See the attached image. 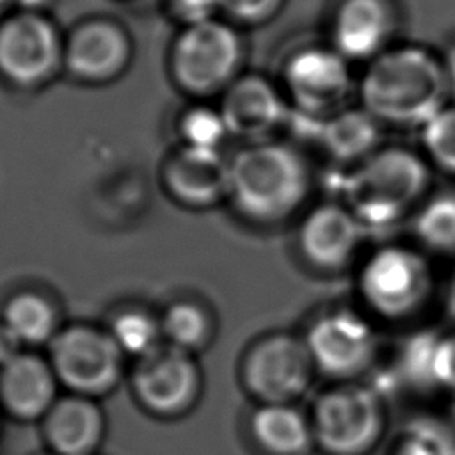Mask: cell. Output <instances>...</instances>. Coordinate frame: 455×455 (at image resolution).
<instances>
[{"mask_svg":"<svg viewBox=\"0 0 455 455\" xmlns=\"http://www.w3.org/2000/svg\"><path fill=\"white\" fill-rule=\"evenodd\" d=\"M311 425L325 453L364 455L384 432V409L373 389L345 384L320 396Z\"/></svg>","mask_w":455,"mask_h":455,"instance_id":"5b68a950","label":"cell"},{"mask_svg":"<svg viewBox=\"0 0 455 455\" xmlns=\"http://www.w3.org/2000/svg\"><path fill=\"white\" fill-rule=\"evenodd\" d=\"M103 414L87 396L57 400L44 416V435L55 455H91L103 437Z\"/></svg>","mask_w":455,"mask_h":455,"instance_id":"d6986e66","label":"cell"},{"mask_svg":"<svg viewBox=\"0 0 455 455\" xmlns=\"http://www.w3.org/2000/svg\"><path fill=\"white\" fill-rule=\"evenodd\" d=\"M226 133L229 132L220 110L194 108L181 121V135L190 148L217 149Z\"/></svg>","mask_w":455,"mask_h":455,"instance_id":"4316f807","label":"cell"},{"mask_svg":"<svg viewBox=\"0 0 455 455\" xmlns=\"http://www.w3.org/2000/svg\"><path fill=\"white\" fill-rule=\"evenodd\" d=\"M133 389L148 411L158 416H176L194 403L199 371L188 352L172 345L158 347L139 361L133 371Z\"/></svg>","mask_w":455,"mask_h":455,"instance_id":"30bf717a","label":"cell"},{"mask_svg":"<svg viewBox=\"0 0 455 455\" xmlns=\"http://www.w3.org/2000/svg\"><path fill=\"white\" fill-rule=\"evenodd\" d=\"M322 139L336 158H361L379 140L377 119L368 110H343L323 124Z\"/></svg>","mask_w":455,"mask_h":455,"instance_id":"44dd1931","label":"cell"},{"mask_svg":"<svg viewBox=\"0 0 455 455\" xmlns=\"http://www.w3.org/2000/svg\"><path fill=\"white\" fill-rule=\"evenodd\" d=\"M393 455H455V443L448 432L432 423H418L407 432Z\"/></svg>","mask_w":455,"mask_h":455,"instance_id":"f1b7e54d","label":"cell"},{"mask_svg":"<svg viewBox=\"0 0 455 455\" xmlns=\"http://www.w3.org/2000/svg\"><path fill=\"white\" fill-rule=\"evenodd\" d=\"M160 327L171 345L185 352L203 347L210 336V320L206 313L192 302L172 304L165 311Z\"/></svg>","mask_w":455,"mask_h":455,"instance_id":"cb8c5ba5","label":"cell"},{"mask_svg":"<svg viewBox=\"0 0 455 455\" xmlns=\"http://www.w3.org/2000/svg\"><path fill=\"white\" fill-rule=\"evenodd\" d=\"M393 12L384 0H345L332 23L334 50L345 59L377 57L393 32Z\"/></svg>","mask_w":455,"mask_h":455,"instance_id":"e0dca14e","label":"cell"},{"mask_svg":"<svg viewBox=\"0 0 455 455\" xmlns=\"http://www.w3.org/2000/svg\"><path fill=\"white\" fill-rule=\"evenodd\" d=\"M23 345L52 341L57 316L48 300L36 293H21L9 300L2 320Z\"/></svg>","mask_w":455,"mask_h":455,"instance_id":"7402d4cb","label":"cell"},{"mask_svg":"<svg viewBox=\"0 0 455 455\" xmlns=\"http://www.w3.org/2000/svg\"><path fill=\"white\" fill-rule=\"evenodd\" d=\"M414 231L419 242L435 252H455V194L430 199L416 215Z\"/></svg>","mask_w":455,"mask_h":455,"instance_id":"603a6c76","label":"cell"},{"mask_svg":"<svg viewBox=\"0 0 455 455\" xmlns=\"http://www.w3.org/2000/svg\"><path fill=\"white\" fill-rule=\"evenodd\" d=\"M283 0H220V9L243 21H259L272 16Z\"/></svg>","mask_w":455,"mask_h":455,"instance_id":"f546056e","label":"cell"},{"mask_svg":"<svg viewBox=\"0 0 455 455\" xmlns=\"http://www.w3.org/2000/svg\"><path fill=\"white\" fill-rule=\"evenodd\" d=\"M160 332L162 327L156 320L142 311L121 313L110 327V336L119 350L139 359L153 354L160 347Z\"/></svg>","mask_w":455,"mask_h":455,"instance_id":"d4e9b609","label":"cell"},{"mask_svg":"<svg viewBox=\"0 0 455 455\" xmlns=\"http://www.w3.org/2000/svg\"><path fill=\"white\" fill-rule=\"evenodd\" d=\"M304 341L316 370L338 379H348L364 371L377 350L371 325L348 309L316 318Z\"/></svg>","mask_w":455,"mask_h":455,"instance_id":"9c48e42d","label":"cell"},{"mask_svg":"<svg viewBox=\"0 0 455 455\" xmlns=\"http://www.w3.org/2000/svg\"><path fill=\"white\" fill-rule=\"evenodd\" d=\"M57 377L50 363L32 354H20L0 368V403L18 419H36L52 409Z\"/></svg>","mask_w":455,"mask_h":455,"instance_id":"9a60e30c","label":"cell"},{"mask_svg":"<svg viewBox=\"0 0 455 455\" xmlns=\"http://www.w3.org/2000/svg\"><path fill=\"white\" fill-rule=\"evenodd\" d=\"M252 434L270 455H306L313 443V425L290 403H265L252 414Z\"/></svg>","mask_w":455,"mask_h":455,"instance_id":"ffe728a7","label":"cell"},{"mask_svg":"<svg viewBox=\"0 0 455 455\" xmlns=\"http://www.w3.org/2000/svg\"><path fill=\"white\" fill-rule=\"evenodd\" d=\"M446 306H448V311L450 315L455 318V272L450 279V284H448V291H446Z\"/></svg>","mask_w":455,"mask_h":455,"instance_id":"e575fe53","label":"cell"},{"mask_svg":"<svg viewBox=\"0 0 455 455\" xmlns=\"http://www.w3.org/2000/svg\"><path fill=\"white\" fill-rule=\"evenodd\" d=\"M220 114L229 133L254 139L270 132L283 119L284 105L268 82L245 76L228 87Z\"/></svg>","mask_w":455,"mask_h":455,"instance_id":"ac0fdd59","label":"cell"},{"mask_svg":"<svg viewBox=\"0 0 455 455\" xmlns=\"http://www.w3.org/2000/svg\"><path fill=\"white\" fill-rule=\"evenodd\" d=\"M361 100L377 121L425 126L448 91L444 66L416 46L379 53L361 80Z\"/></svg>","mask_w":455,"mask_h":455,"instance_id":"6da1fadb","label":"cell"},{"mask_svg":"<svg viewBox=\"0 0 455 455\" xmlns=\"http://www.w3.org/2000/svg\"><path fill=\"white\" fill-rule=\"evenodd\" d=\"M361 242V222L345 206L322 204L302 222L299 243L316 267L334 270L345 267Z\"/></svg>","mask_w":455,"mask_h":455,"instance_id":"4fadbf2b","label":"cell"},{"mask_svg":"<svg viewBox=\"0 0 455 455\" xmlns=\"http://www.w3.org/2000/svg\"><path fill=\"white\" fill-rule=\"evenodd\" d=\"M435 386L455 391V336L439 338L434 364Z\"/></svg>","mask_w":455,"mask_h":455,"instance_id":"4dcf8cb0","label":"cell"},{"mask_svg":"<svg viewBox=\"0 0 455 455\" xmlns=\"http://www.w3.org/2000/svg\"><path fill=\"white\" fill-rule=\"evenodd\" d=\"M315 370L306 341L290 334H274L247 354L243 380L261 402L290 403L306 393Z\"/></svg>","mask_w":455,"mask_h":455,"instance_id":"ba28073f","label":"cell"},{"mask_svg":"<svg viewBox=\"0 0 455 455\" xmlns=\"http://www.w3.org/2000/svg\"><path fill=\"white\" fill-rule=\"evenodd\" d=\"M60 44L53 25L25 12L0 27V71L20 85H34L55 69Z\"/></svg>","mask_w":455,"mask_h":455,"instance_id":"8fae6325","label":"cell"},{"mask_svg":"<svg viewBox=\"0 0 455 455\" xmlns=\"http://www.w3.org/2000/svg\"><path fill=\"white\" fill-rule=\"evenodd\" d=\"M172 12L187 21V25H194L199 21L212 20L213 12L220 9V0H169Z\"/></svg>","mask_w":455,"mask_h":455,"instance_id":"1f68e13d","label":"cell"},{"mask_svg":"<svg viewBox=\"0 0 455 455\" xmlns=\"http://www.w3.org/2000/svg\"><path fill=\"white\" fill-rule=\"evenodd\" d=\"M240 52V39L228 25L213 18L187 25L172 48V75L185 91H217L235 75Z\"/></svg>","mask_w":455,"mask_h":455,"instance_id":"52a82bcc","label":"cell"},{"mask_svg":"<svg viewBox=\"0 0 455 455\" xmlns=\"http://www.w3.org/2000/svg\"><path fill=\"white\" fill-rule=\"evenodd\" d=\"M444 71H446V78H448V87H450L451 92L455 94V44H453L451 50L448 52L446 64H444Z\"/></svg>","mask_w":455,"mask_h":455,"instance_id":"836d02e7","label":"cell"},{"mask_svg":"<svg viewBox=\"0 0 455 455\" xmlns=\"http://www.w3.org/2000/svg\"><path fill=\"white\" fill-rule=\"evenodd\" d=\"M425 164L407 149L389 148L368 156L343 183L347 208L361 224L389 226L423 194Z\"/></svg>","mask_w":455,"mask_h":455,"instance_id":"3957f363","label":"cell"},{"mask_svg":"<svg viewBox=\"0 0 455 455\" xmlns=\"http://www.w3.org/2000/svg\"><path fill=\"white\" fill-rule=\"evenodd\" d=\"M21 345L23 343L14 336V332L0 322V368L21 354Z\"/></svg>","mask_w":455,"mask_h":455,"instance_id":"d6a6232c","label":"cell"},{"mask_svg":"<svg viewBox=\"0 0 455 455\" xmlns=\"http://www.w3.org/2000/svg\"><path fill=\"white\" fill-rule=\"evenodd\" d=\"M439 338L441 336L435 334H419L405 345L402 355V368L405 377L418 386H435L434 364Z\"/></svg>","mask_w":455,"mask_h":455,"instance_id":"83f0119b","label":"cell"},{"mask_svg":"<svg viewBox=\"0 0 455 455\" xmlns=\"http://www.w3.org/2000/svg\"><path fill=\"white\" fill-rule=\"evenodd\" d=\"M284 76L293 100L309 112L336 108L352 89L345 57L327 48L300 50L288 60Z\"/></svg>","mask_w":455,"mask_h":455,"instance_id":"7c38bea8","label":"cell"},{"mask_svg":"<svg viewBox=\"0 0 455 455\" xmlns=\"http://www.w3.org/2000/svg\"><path fill=\"white\" fill-rule=\"evenodd\" d=\"M9 2H11V0H0V9H2V7H5Z\"/></svg>","mask_w":455,"mask_h":455,"instance_id":"d590c367","label":"cell"},{"mask_svg":"<svg viewBox=\"0 0 455 455\" xmlns=\"http://www.w3.org/2000/svg\"><path fill=\"white\" fill-rule=\"evenodd\" d=\"M307 171L290 148L256 144L229 162V197L249 219L275 222L293 213L307 194Z\"/></svg>","mask_w":455,"mask_h":455,"instance_id":"7a4b0ae2","label":"cell"},{"mask_svg":"<svg viewBox=\"0 0 455 455\" xmlns=\"http://www.w3.org/2000/svg\"><path fill=\"white\" fill-rule=\"evenodd\" d=\"M50 364L62 384L80 396L112 391L121 377L123 352L110 332L73 325L57 332L50 345Z\"/></svg>","mask_w":455,"mask_h":455,"instance_id":"8992f818","label":"cell"},{"mask_svg":"<svg viewBox=\"0 0 455 455\" xmlns=\"http://www.w3.org/2000/svg\"><path fill=\"white\" fill-rule=\"evenodd\" d=\"M169 190L185 204L208 206L229 196V162L219 149L183 146L165 165Z\"/></svg>","mask_w":455,"mask_h":455,"instance_id":"5bb4252c","label":"cell"},{"mask_svg":"<svg viewBox=\"0 0 455 455\" xmlns=\"http://www.w3.org/2000/svg\"><path fill=\"white\" fill-rule=\"evenodd\" d=\"M357 283L364 302L389 320H402L418 313L434 288L428 261L405 245L377 249L364 261Z\"/></svg>","mask_w":455,"mask_h":455,"instance_id":"277c9868","label":"cell"},{"mask_svg":"<svg viewBox=\"0 0 455 455\" xmlns=\"http://www.w3.org/2000/svg\"><path fill=\"white\" fill-rule=\"evenodd\" d=\"M423 142L434 162L455 174V108H443L423 126Z\"/></svg>","mask_w":455,"mask_h":455,"instance_id":"484cf974","label":"cell"},{"mask_svg":"<svg viewBox=\"0 0 455 455\" xmlns=\"http://www.w3.org/2000/svg\"><path fill=\"white\" fill-rule=\"evenodd\" d=\"M130 44L126 34L110 21H89L78 27L66 46L69 69L85 80H107L126 64Z\"/></svg>","mask_w":455,"mask_h":455,"instance_id":"2e32d148","label":"cell"}]
</instances>
